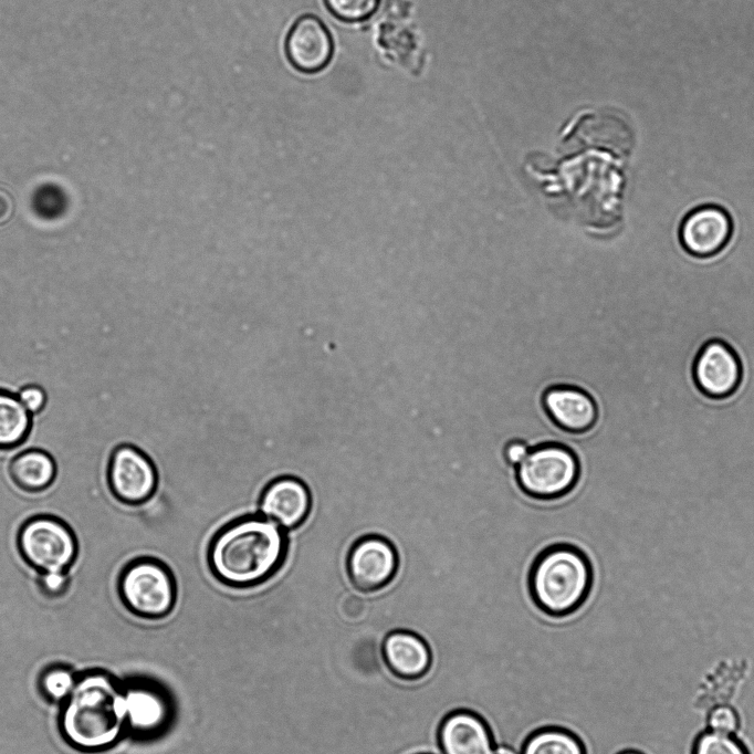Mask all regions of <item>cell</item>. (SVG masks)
Instances as JSON below:
<instances>
[{
  "label": "cell",
  "mask_w": 754,
  "mask_h": 754,
  "mask_svg": "<svg viewBox=\"0 0 754 754\" xmlns=\"http://www.w3.org/2000/svg\"><path fill=\"white\" fill-rule=\"evenodd\" d=\"M286 531L261 514L238 516L211 536L206 553L212 576L222 585L244 589L271 579L284 565Z\"/></svg>",
  "instance_id": "cell-1"
},
{
  "label": "cell",
  "mask_w": 754,
  "mask_h": 754,
  "mask_svg": "<svg viewBox=\"0 0 754 754\" xmlns=\"http://www.w3.org/2000/svg\"><path fill=\"white\" fill-rule=\"evenodd\" d=\"M59 726L64 741L77 751L111 748L126 731L124 685L103 670L77 674L62 703Z\"/></svg>",
  "instance_id": "cell-2"
},
{
  "label": "cell",
  "mask_w": 754,
  "mask_h": 754,
  "mask_svg": "<svg viewBox=\"0 0 754 754\" xmlns=\"http://www.w3.org/2000/svg\"><path fill=\"white\" fill-rule=\"evenodd\" d=\"M593 583L589 558L585 552L566 543L544 548L528 574L532 599L552 617H565L576 611L587 599Z\"/></svg>",
  "instance_id": "cell-3"
},
{
  "label": "cell",
  "mask_w": 754,
  "mask_h": 754,
  "mask_svg": "<svg viewBox=\"0 0 754 754\" xmlns=\"http://www.w3.org/2000/svg\"><path fill=\"white\" fill-rule=\"evenodd\" d=\"M116 591L123 606L144 619H161L174 609L177 583L163 559L142 555L127 561L116 578Z\"/></svg>",
  "instance_id": "cell-4"
},
{
  "label": "cell",
  "mask_w": 754,
  "mask_h": 754,
  "mask_svg": "<svg viewBox=\"0 0 754 754\" xmlns=\"http://www.w3.org/2000/svg\"><path fill=\"white\" fill-rule=\"evenodd\" d=\"M14 542L19 557L35 574L71 572L80 555L78 538L72 526L50 513L24 519L17 528Z\"/></svg>",
  "instance_id": "cell-5"
},
{
  "label": "cell",
  "mask_w": 754,
  "mask_h": 754,
  "mask_svg": "<svg viewBox=\"0 0 754 754\" xmlns=\"http://www.w3.org/2000/svg\"><path fill=\"white\" fill-rule=\"evenodd\" d=\"M580 465L576 453L567 446L544 442L531 448L516 465V482L528 496L555 500L569 493L577 484Z\"/></svg>",
  "instance_id": "cell-6"
},
{
  "label": "cell",
  "mask_w": 754,
  "mask_h": 754,
  "mask_svg": "<svg viewBox=\"0 0 754 754\" xmlns=\"http://www.w3.org/2000/svg\"><path fill=\"white\" fill-rule=\"evenodd\" d=\"M111 495L122 505L137 507L148 503L159 485L158 469L139 447L121 442L112 450L105 468Z\"/></svg>",
  "instance_id": "cell-7"
},
{
  "label": "cell",
  "mask_w": 754,
  "mask_h": 754,
  "mask_svg": "<svg viewBox=\"0 0 754 754\" xmlns=\"http://www.w3.org/2000/svg\"><path fill=\"white\" fill-rule=\"evenodd\" d=\"M399 567L395 545L379 534L356 538L345 556V572L352 585L360 593H374L394 579Z\"/></svg>",
  "instance_id": "cell-8"
},
{
  "label": "cell",
  "mask_w": 754,
  "mask_h": 754,
  "mask_svg": "<svg viewBox=\"0 0 754 754\" xmlns=\"http://www.w3.org/2000/svg\"><path fill=\"white\" fill-rule=\"evenodd\" d=\"M692 378L705 397L714 400L729 399L742 384V363L730 345L713 339L702 346L695 356Z\"/></svg>",
  "instance_id": "cell-9"
},
{
  "label": "cell",
  "mask_w": 754,
  "mask_h": 754,
  "mask_svg": "<svg viewBox=\"0 0 754 754\" xmlns=\"http://www.w3.org/2000/svg\"><path fill=\"white\" fill-rule=\"evenodd\" d=\"M312 507L313 496L308 485L293 475L270 480L258 500L259 514L286 532L301 527L308 520Z\"/></svg>",
  "instance_id": "cell-10"
},
{
  "label": "cell",
  "mask_w": 754,
  "mask_h": 754,
  "mask_svg": "<svg viewBox=\"0 0 754 754\" xmlns=\"http://www.w3.org/2000/svg\"><path fill=\"white\" fill-rule=\"evenodd\" d=\"M292 66L305 74L324 70L334 54L333 38L315 15L300 17L290 29L284 43Z\"/></svg>",
  "instance_id": "cell-11"
},
{
  "label": "cell",
  "mask_w": 754,
  "mask_h": 754,
  "mask_svg": "<svg viewBox=\"0 0 754 754\" xmlns=\"http://www.w3.org/2000/svg\"><path fill=\"white\" fill-rule=\"evenodd\" d=\"M733 224L721 207L706 205L689 212L680 227V241L693 256L709 258L721 252L729 243Z\"/></svg>",
  "instance_id": "cell-12"
},
{
  "label": "cell",
  "mask_w": 754,
  "mask_h": 754,
  "mask_svg": "<svg viewBox=\"0 0 754 754\" xmlns=\"http://www.w3.org/2000/svg\"><path fill=\"white\" fill-rule=\"evenodd\" d=\"M542 405L553 423L568 433H585L598 420L595 398L585 389L573 385L547 388L542 395Z\"/></svg>",
  "instance_id": "cell-13"
},
{
  "label": "cell",
  "mask_w": 754,
  "mask_h": 754,
  "mask_svg": "<svg viewBox=\"0 0 754 754\" xmlns=\"http://www.w3.org/2000/svg\"><path fill=\"white\" fill-rule=\"evenodd\" d=\"M442 754H494L495 744L488 723L469 710L447 714L438 729Z\"/></svg>",
  "instance_id": "cell-14"
},
{
  "label": "cell",
  "mask_w": 754,
  "mask_h": 754,
  "mask_svg": "<svg viewBox=\"0 0 754 754\" xmlns=\"http://www.w3.org/2000/svg\"><path fill=\"white\" fill-rule=\"evenodd\" d=\"M124 705L126 730L135 736L156 735L167 725L170 712L167 698L149 683L125 684Z\"/></svg>",
  "instance_id": "cell-15"
},
{
  "label": "cell",
  "mask_w": 754,
  "mask_h": 754,
  "mask_svg": "<svg viewBox=\"0 0 754 754\" xmlns=\"http://www.w3.org/2000/svg\"><path fill=\"white\" fill-rule=\"evenodd\" d=\"M381 657L389 671L406 681L423 678L432 664L426 640L409 630L390 631L383 640Z\"/></svg>",
  "instance_id": "cell-16"
},
{
  "label": "cell",
  "mask_w": 754,
  "mask_h": 754,
  "mask_svg": "<svg viewBox=\"0 0 754 754\" xmlns=\"http://www.w3.org/2000/svg\"><path fill=\"white\" fill-rule=\"evenodd\" d=\"M7 471L18 490L28 494H39L54 484L57 463L49 451L42 448H28L11 458Z\"/></svg>",
  "instance_id": "cell-17"
},
{
  "label": "cell",
  "mask_w": 754,
  "mask_h": 754,
  "mask_svg": "<svg viewBox=\"0 0 754 754\" xmlns=\"http://www.w3.org/2000/svg\"><path fill=\"white\" fill-rule=\"evenodd\" d=\"M33 416L23 407L18 395L0 388V452L15 450L29 439Z\"/></svg>",
  "instance_id": "cell-18"
},
{
  "label": "cell",
  "mask_w": 754,
  "mask_h": 754,
  "mask_svg": "<svg viewBox=\"0 0 754 754\" xmlns=\"http://www.w3.org/2000/svg\"><path fill=\"white\" fill-rule=\"evenodd\" d=\"M521 754H586V750L574 733L561 727H544L525 740Z\"/></svg>",
  "instance_id": "cell-19"
},
{
  "label": "cell",
  "mask_w": 754,
  "mask_h": 754,
  "mask_svg": "<svg viewBox=\"0 0 754 754\" xmlns=\"http://www.w3.org/2000/svg\"><path fill=\"white\" fill-rule=\"evenodd\" d=\"M77 674L65 666H52L39 678V688L51 702L63 703L76 683Z\"/></svg>",
  "instance_id": "cell-20"
},
{
  "label": "cell",
  "mask_w": 754,
  "mask_h": 754,
  "mask_svg": "<svg viewBox=\"0 0 754 754\" xmlns=\"http://www.w3.org/2000/svg\"><path fill=\"white\" fill-rule=\"evenodd\" d=\"M692 754H750V752L734 734L706 731L695 739Z\"/></svg>",
  "instance_id": "cell-21"
},
{
  "label": "cell",
  "mask_w": 754,
  "mask_h": 754,
  "mask_svg": "<svg viewBox=\"0 0 754 754\" xmlns=\"http://www.w3.org/2000/svg\"><path fill=\"white\" fill-rule=\"evenodd\" d=\"M329 13L346 23L362 22L373 15L379 0H324Z\"/></svg>",
  "instance_id": "cell-22"
},
{
  "label": "cell",
  "mask_w": 754,
  "mask_h": 754,
  "mask_svg": "<svg viewBox=\"0 0 754 754\" xmlns=\"http://www.w3.org/2000/svg\"><path fill=\"white\" fill-rule=\"evenodd\" d=\"M35 586L46 599L55 600L66 596L72 587L71 572L50 570L36 573Z\"/></svg>",
  "instance_id": "cell-23"
},
{
  "label": "cell",
  "mask_w": 754,
  "mask_h": 754,
  "mask_svg": "<svg viewBox=\"0 0 754 754\" xmlns=\"http://www.w3.org/2000/svg\"><path fill=\"white\" fill-rule=\"evenodd\" d=\"M708 725L710 731L734 734L740 727V716L731 705L720 704L710 711Z\"/></svg>",
  "instance_id": "cell-24"
},
{
  "label": "cell",
  "mask_w": 754,
  "mask_h": 754,
  "mask_svg": "<svg viewBox=\"0 0 754 754\" xmlns=\"http://www.w3.org/2000/svg\"><path fill=\"white\" fill-rule=\"evenodd\" d=\"M17 395L23 407L33 417L40 415L46 407V392L38 385H27L22 387Z\"/></svg>",
  "instance_id": "cell-25"
},
{
  "label": "cell",
  "mask_w": 754,
  "mask_h": 754,
  "mask_svg": "<svg viewBox=\"0 0 754 754\" xmlns=\"http://www.w3.org/2000/svg\"><path fill=\"white\" fill-rule=\"evenodd\" d=\"M367 611L365 599L355 594H347L341 601V612L349 621L360 620Z\"/></svg>",
  "instance_id": "cell-26"
},
{
  "label": "cell",
  "mask_w": 754,
  "mask_h": 754,
  "mask_svg": "<svg viewBox=\"0 0 754 754\" xmlns=\"http://www.w3.org/2000/svg\"><path fill=\"white\" fill-rule=\"evenodd\" d=\"M530 450L526 442L519 439L511 440L504 446V459L509 464L516 467L526 458Z\"/></svg>",
  "instance_id": "cell-27"
},
{
  "label": "cell",
  "mask_w": 754,
  "mask_h": 754,
  "mask_svg": "<svg viewBox=\"0 0 754 754\" xmlns=\"http://www.w3.org/2000/svg\"><path fill=\"white\" fill-rule=\"evenodd\" d=\"M494 754H517V753L509 746H498V747H495Z\"/></svg>",
  "instance_id": "cell-28"
},
{
  "label": "cell",
  "mask_w": 754,
  "mask_h": 754,
  "mask_svg": "<svg viewBox=\"0 0 754 754\" xmlns=\"http://www.w3.org/2000/svg\"><path fill=\"white\" fill-rule=\"evenodd\" d=\"M618 754H643V753L638 752V751H633V750H628V751L620 752Z\"/></svg>",
  "instance_id": "cell-29"
},
{
  "label": "cell",
  "mask_w": 754,
  "mask_h": 754,
  "mask_svg": "<svg viewBox=\"0 0 754 754\" xmlns=\"http://www.w3.org/2000/svg\"><path fill=\"white\" fill-rule=\"evenodd\" d=\"M614 481L619 483V477L614 478ZM619 491H620V486H619ZM620 501H621V496H620ZM621 509H622V504H621ZM629 548H630V547H629ZM630 554H631V553H630Z\"/></svg>",
  "instance_id": "cell-30"
}]
</instances>
